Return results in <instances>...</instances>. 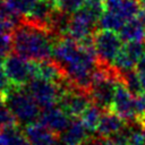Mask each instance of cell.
Segmentation results:
<instances>
[{"label": "cell", "instance_id": "1", "mask_svg": "<svg viewBox=\"0 0 145 145\" xmlns=\"http://www.w3.org/2000/svg\"><path fill=\"white\" fill-rule=\"evenodd\" d=\"M52 58L65 78L74 87L89 93L94 76L100 67L93 40L79 43L68 36L58 39L54 43Z\"/></svg>", "mask_w": 145, "mask_h": 145}, {"label": "cell", "instance_id": "6", "mask_svg": "<svg viewBox=\"0 0 145 145\" xmlns=\"http://www.w3.org/2000/svg\"><path fill=\"white\" fill-rule=\"evenodd\" d=\"M119 79L120 75L113 67L106 68L100 66L89 89L92 103L102 111L110 110Z\"/></svg>", "mask_w": 145, "mask_h": 145}, {"label": "cell", "instance_id": "2", "mask_svg": "<svg viewBox=\"0 0 145 145\" xmlns=\"http://www.w3.org/2000/svg\"><path fill=\"white\" fill-rule=\"evenodd\" d=\"M11 37L14 53L27 60L42 61L51 59L53 54L54 36L48 28L24 20L14 27Z\"/></svg>", "mask_w": 145, "mask_h": 145}, {"label": "cell", "instance_id": "8", "mask_svg": "<svg viewBox=\"0 0 145 145\" xmlns=\"http://www.w3.org/2000/svg\"><path fill=\"white\" fill-rule=\"evenodd\" d=\"M2 68L10 86L25 87L35 77V61L27 60L16 53L3 58Z\"/></svg>", "mask_w": 145, "mask_h": 145}, {"label": "cell", "instance_id": "19", "mask_svg": "<svg viewBox=\"0 0 145 145\" xmlns=\"http://www.w3.org/2000/svg\"><path fill=\"white\" fill-rule=\"evenodd\" d=\"M70 19H71V15L63 12L59 9H56L48 24L49 32L54 37L61 39L67 36L69 25H70Z\"/></svg>", "mask_w": 145, "mask_h": 145}, {"label": "cell", "instance_id": "25", "mask_svg": "<svg viewBox=\"0 0 145 145\" xmlns=\"http://www.w3.org/2000/svg\"><path fill=\"white\" fill-rule=\"evenodd\" d=\"M15 119L14 117L11 116V113L8 111V109L5 106L3 103L0 104V133L3 130L5 127L11 125V123H15Z\"/></svg>", "mask_w": 145, "mask_h": 145}, {"label": "cell", "instance_id": "7", "mask_svg": "<svg viewBox=\"0 0 145 145\" xmlns=\"http://www.w3.org/2000/svg\"><path fill=\"white\" fill-rule=\"evenodd\" d=\"M70 85L71 84L67 79L61 83H54L43 78L34 77L25 87L36 101V103L42 109H44L46 106L58 104L61 95Z\"/></svg>", "mask_w": 145, "mask_h": 145}, {"label": "cell", "instance_id": "3", "mask_svg": "<svg viewBox=\"0 0 145 145\" xmlns=\"http://www.w3.org/2000/svg\"><path fill=\"white\" fill-rule=\"evenodd\" d=\"M104 11L102 1L87 0L83 8L71 15L67 36L79 43L93 40V33Z\"/></svg>", "mask_w": 145, "mask_h": 145}, {"label": "cell", "instance_id": "29", "mask_svg": "<svg viewBox=\"0 0 145 145\" xmlns=\"http://www.w3.org/2000/svg\"><path fill=\"white\" fill-rule=\"evenodd\" d=\"M138 2H139V5H140V8L145 11V0H138Z\"/></svg>", "mask_w": 145, "mask_h": 145}, {"label": "cell", "instance_id": "11", "mask_svg": "<svg viewBox=\"0 0 145 145\" xmlns=\"http://www.w3.org/2000/svg\"><path fill=\"white\" fill-rule=\"evenodd\" d=\"M111 111L116 112L126 122L136 121V109H135V95H133L126 87L121 77L117 84L114 97L111 105Z\"/></svg>", "mask_w": 145, "mask_h": 145}, {"label": "cell", "instance_id": "21", "mask_svg": "<svg viewBox=\"0 0 145 145\" xmlns=\"http://www.w3.org/2000/svg\"><path fill=\"white\" fill-rule=\"evenodd\" d=\"M102 113H103V111L100 108H97L95 104L92 103L84 111V113L80 116V120L83 121L84 126L87 128V130L91 134L96 131V128H97V125L100 122Z\"/></svg>", "mask_w": 145, "mask_h": 145}, {"label": "cell", "instance_id": "24", "mask_svg": "<svg viewBox=\"0 0 145 145\" xmlns=\"http://www.w3.org/2000/svg\"><path fill=\"white\" fill-rule=\"evenodd\" d=\"M86 1L87 0H56V6L57 9L72 15L80 8H83Z\"/></svg>", "mask_w": 145, "mask_h": 145}, {"label": "cell", "instance_id": "28", "mask_svg": "<svg viewBox=\"0 0 145 145\" xmlns=\"http://www.w3.org/2000/svg\"><path fill=\"white\" fill-rule=\"evenodd\" d=\"M104 140H105V138L100 137V136H97V137H89L83 145H104Z\"/></svg>", "mask_w": 145, "mask_h": 145}, {"label": "cell", "instance_id": "22", "mask_svg": "<svg viewBox=\"0 0 145 145\" xmlns=\"http://www.w3.org/2000/svg\"><path fill=\"white\" fill-rule=\"evenodd\" d=\"M122 82L125 83L126 87L129 89V92L133 94V95H139L142 93H144V88H143V85H142V82H140V77L139 75L137 74L136 70H131L129 72H126L123 75H120Z\"/></svg>", "mask_w": 145, "mask_h": 145}, {"label": "cell", "instance_id": "33", "mask_svg": "<svg viewBox=\"0 0 145 145\" xmlns=\"http://www.w3.org/2000/svg\"><path fill=\"white\" fill-rule=\"evenodd\" d=\"M0 145H3V144H2V143H1V142H0Z\"/></svg>", "mask_w": 145, "mask_h": 145}, {"label": "cell", "instance_id": "13", "mask_svg": "<svg viewBox=\"0 0 145 145\" xmlns=\"http://www.w3.org/2000/svg\"><path fill=\"white\" fill-rule=\"evenodd\" d=\"M70 120L71 117L59 104H53L42 109L40 114V122L58 135L66 129Z\"/></svg>", "mask_w": 145, "mask_h": 145}, {"label": "cell", "instance_id": "12", "mask_svg": "<svg viewBox=\"0 0 145 145\" xmlns=\"http://www.w3.org/2000/svg\"><path fill=\"white\" fill-rule=\"evenodd\" d=\"M145 53V42H126L113 62V68L123 75L135 70L140 57Z\"/></svg>", "mask_w": 145, "mask_h": 145}, {"label": "cell", "instance_id": "14", "mask_svg": "<svg viewBox=\"0 0 145 145\" xmlns=\"http://www.w3.org/2000/svg\"><path fill=\"white\" fill-rule=\"evenodd\" d=\"M24 133L29 145H58L59 143V135L40 121L26 125Z\"/></svg>", "mask_w": 145, "mask_h": 145}, {"label": "cell", "instance_id": "31", "mask_svg": "<svg viewBox=\"0 0 145 145\" xmlns=\"http://www.w3.org/2000/svg\"><path fill=\"white\" fill-rule=\"evenodd\" d=\"M144 136H145V125H144Z\"/></svg>", "mask_w": 145, "mask_h": 145}, {"label": "cell", "instance_id": "15", "mask_svg": "<svg viewBox=\"0 0 145 145\" xmlns=\"http://www.w3.org/2000/svg\"><path fill=\"white\" fill-rule=\"evenodd\" d=\"M89 134L79 118H71L66 129L59 134V140L63 145H83L89 138Z\"/></svg>", "mask_w": 145, "mask_h": 145}, {"label": "cell", "instance_id": "27", "mask_svg": "<svg viewBox=\"0 0 145 145\" xmlns=\"http://www.w3.org/2000/svg\"><path fill=\"white\" fill-rule=\"evenodd\" d=\"M135 70H136L137 74L139 75L140 82H142V85H143V88H144V91H145V53H144V54L140 57V59L138 60Z\"/></svg>", "mask_w": 145, "mask_h": 145}, {"label": "cell", "instance_id": "18", "mask_svg": "<svg viewBox=\"0 0 145 145\" xmlns=\"http://www.w3.org/2000/svg\"><path fill=\"white\" fill-rule=\"evenodd\" d=\"M35 77L51 80L54 83H61L66 79L61 69L53 59L35 61Z\"/></svg>", "mask_w": 145, "mask_h": 145}, {"label": "cell", "instance_id": "4", "mask_svg": "<svg viewBox=\"0 0 145 145\" xmlns=\"http://www.w3.org/2000/svg\"><path fill=\"white\" fill-rule=\"evenodd\" d=\"M3 104L18 125H29L40 119V105L25 87L8 86L3 96Z\"/></svg>", "mask_w": 145, "mask_h": 145}, {"label": "cell", "instance_id": "26", "mask_svg": "<svg viewBox=\"0 0 145 145\" xmlns=\"http://www.w3.org/2000/svg\"><path fill=\"white\" fill-rule=\"evenodd\" d=\"M104 145H128V143H127L126 138L123 137V135L120 131V133H118L117 135H114L112 137L105 138Z\"/></svg>", "mask_w": 145, "mask_h": 145}, {"label": "cell", "instance_id": "9", "mask_svg": "<svg viewBox=\"0 0 145 145\" xmlns=\"http://www.w3.org/2000/svg\"><path fill=\"white\" fill-rule=\"evenodd\" d=\"M93 45L99 65L110 68L122 48V40L114 31L101 29L93 35Z\"/></svg>", "mask_w": 145, "mask_h": 145}, {"label": "cell", "instance_id": "16", "mask_svg": "<svg viewBox=\"0 0 145 145\" xmlns=\"http://www.w3.org/2000/svg\"><path fill=\"white\" fill-rule=\"evenodd\" d=\"M56 9V0H37V2L33 6L29 12L25 16V20L34 25L48 28L49 20Z\"/></svg>", "mask_w": 145, "mask_h": 145}, {"label": "cell", "instance_id": "32", "mask_svg": "<svg viewBox=\"0 0 145 145\" xmlns=\"http://www.w3.org/2000/svg\"><path fill=\"white\" fill-rule=\"evenodd\" d=\"M94 1H104V0H94Z\"/></svg>", "mask_w": 145, "mask_h": 145}, {"label": "cell", "instance_id": "20", "mask_svg": "<svg viewBox=\"0 0 145 145\" xmlns=\"http://www.w3.org/2000/svg\"><path fill=\"white\" fill-rule=\"evenodd\" d=\"M0 142L3 145H29L24 130L18 127L17 122L3 128L0 133Z\"/></svg>", "mask_w": 145, "mask_h": 145}, {"label": "cell", "instance_id": "23", "mask_svg": "<svg viewBox=\"0 0 145 145\" xmlns=\"http://www.w3.org/2000/svg\"><path fill=\"white\" fill-rule=\"evenodd\" d=\"M37 0H5V3L18 17L26 16Z\"/></svg>", "mask_w": 145, "mask_h": 145}, {"label": "cell", "instance_id": "5", "mask_svg": "<svg viewBox=\"0 0 145 145\" xmlns=\"http://www.w3.org/2000/svg\"><path fill=\"white\" fill-rule=\"evenodd\" d=\"M104 11L100 18L101 29L119 32L126 22L136 17L142 10L138 0H104Z\"/></svg>", "mask_w": 145, "mask_h": 145}, {"label": "cell", "instance_id": "10", "mask_svg": "<svg viewBox=\"0 0 145 145\" xmlns=\"http://www.w3.org/2000/svg\"><path fill=\"white\" fill-rule=\"evenodd\" d=\"M58 104L71 118H79L92 104V100L88 92L78 89L70 85L61 95Z\"/></svg>", "mask_w": 145, "mask_h": 145}, {"label": "cell", "instance_id": "30", "mask_svg": "<svg viewBox=\"0 0 145 145\" xmlns=\"http://www.w3.org/2000/svg\"><path fill=\"white\" fill-rule=\"evenodd\" d=\"M58 145H63V144H62V143H61V142L59 140V143H58Z\"/></svg>", "mask_w": 145, "mask_h": 145}, {"label": "cell", "instance_id": "17", "mask_svg": "<svg viewBox=\"0 0 145 145\" xmlns=\"http://www.w3.org/2000/svg\"><path fill=\"white\" fill-rule=\"evenodd\" d=\"M123 127H125V120L121 117H119L116 112L111 110L110 111L106 110L103 111L95 133L100 137L109 138L120 133Z\"/></svg>", "mask_w": 145, "mask_h": 145}]
</instances>
